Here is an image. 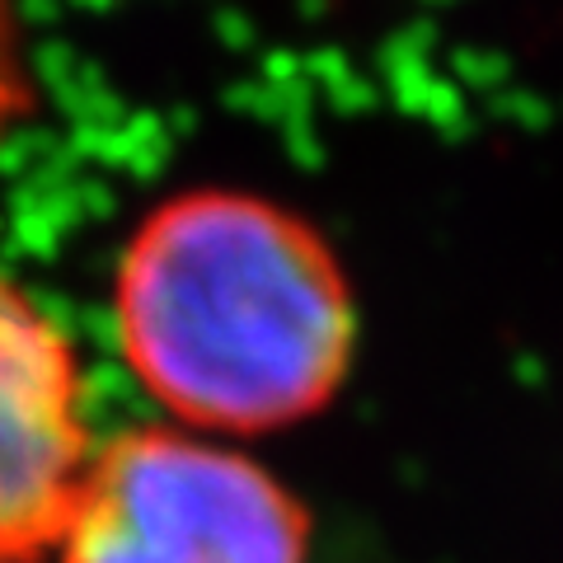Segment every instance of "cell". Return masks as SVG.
Returning <instances> with one entry per match:
<instances>
[{"mask_svg":"<svg viewBox=\"0 0 563 563\" xmlns=\"http://www.w3.org/2000/svg\"><path fill=\"white\" fill-rule=\"evenodd\" d=\"M122 362L202 432H277L343 390L357 296L301 211L202 184L155 202L113 273Z\"/></svg>","mask_w":563,"mask_h":563,"instance_id":"obj_1","label":"cell"},{"mask_svg":"<svg viewBox=\"0 0 563 563\" xmlns=\"http://www.w3.org/2000/svg\"><path fill=\"white\" fill-rule=\"evenodd\" d=\"M62 563H306V517L263 465L188 432H128L90 455Z\"/></svg>","mask_w":563,"mask_h":563,"instance_id":"obj_2","label":"cell"},{"mask_svg":"<svg viewBox=\"0 0 563 563\" xmlns=\"http://www.w3.org/2000/svg\"><path fill=\"white\" fill-rule=\"evenodd\" d=\"M85 465L80 357L52 314L0 273V563L52 554Z\"/></svg>","mask_w":563,"mask_h":563,"instance_id":"obj_3","label":"cell"},{"mask_svg":"<svg viewBox=\"0 0 563 563\" xmlns=\"http://www.w3.org/2000/svg\"><path fill=\"white\" fill-rule=\"evenodd\" d=\"M33 109V85H29V66H24V38H20V20L14 5L0 0V141H5Z\"/></svg>","mask_w":563,"mask_h":563,"instance_id":"obj_4","label":"cell"}]
</instances>
